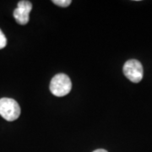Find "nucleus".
I'll use <instances>...</instances> for the list:
<instances>
[{"label":"nucleus","instance_id":"1","mask_svg":"<svg viewBox=\"0 0 152 152\" xmlns=\"http://www.w3.org/2000/svg\"><path fill=\"white\" fill-rule=\"evenodd\" d=\"M50 91L53 95L58 97H63L71 91L72 83L69 77L65 74H58L50 82Z\"/></svg>","mask_w":152,"mask_h":152},{"label":"nucleus","instance_id":"6","mask_svg":"<svg viewBox=\"0 0 152 152\" xmlns=\"http://www.w3.org/2000/svg\"><path fill=\"white\" fill-rule=\"evenodd\" d=\"M6 44H7V39H6L4 34L0 29V49H3L5 48Z\"/></svg>","mask_w":152,"mask_h":152},{"label":"nucleus","instance_id":"4","mask_svg":"<svg viewBox=\"0 0 152 152\" xmlns=\"http://www.w3.org/2000/svg\"><path fill=\"white\" fill-rule=\"evenodd\" d=\"M32 10V4L30 1L23 0L18 3L17 8L14 11V17L18 24L26 25L30 20V13Z\"/></svg>","mask_w":152,"mask_h":152},{"label":"nucleus","instance_id":"7","mask_svg":"<svg viewBox=\"0 0 152 152\" xmlns=\"http://www.w3.org/2000/svg\"><path fill=\"white\" fill-rule=\"evenodd\" d=\"M93 152H107L106 150H103V149H98V150H96Z\"/></svg>","mask_w":152,"mask_h":152},{"label":"nucleus","instance_id":"3","mask_svg":"<svg viewBox=\"0 0 152 152\" xmlns=\"http://www.w3.org/2000/svg\"><path fill=\"white\" fill-rule=\"evenodd\" d=\"M123 71L124 75L133 83H139L142 80L144 69L141 63L136 59L128 60L124 65Z\"/></svg>","mask_w":152,"mask_h":152},{"label":"nucleus","instance_id":"5","mask_svg":"<svg viewBox=\"0 0 152 152\" xmlns=\"http://www.w3.org/2000/svg\"><path fill=\"white\" fill-rule=\"evenodd\" d=\"M53 3L60 7H68L70 5L71 0H53Z\"/></svg>","mask_w":152,"mask_h":152},{"label":"nucleus","instance_id":"2","mask_svg":"<svg viewBox=\"0 0 152 152\" xmlns=\"http://www.w3.org/2000/svg\"><path fill=\"white\" fill-rule=\"evenodd\" d=\"M0 115L7 121H15L20 115V107L16 101L12 98H1Z\"/></svg>","mask_w":152,"mask_h":152}]
</instances>
